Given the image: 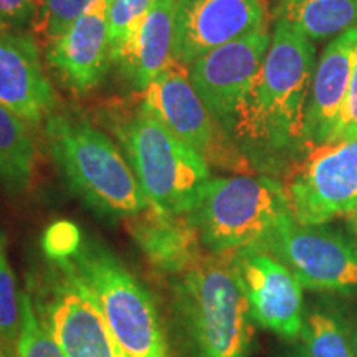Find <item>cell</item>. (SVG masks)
I'll list each match as a JSON object with an SVG mask.
<instances>
[{
    "label": "cell",
    "mask_w": 357,
    "mask_h": 357,
    "mask_svg": "<svg viewBox=\"0 0 357 357\" xmlns=\"http://www.w3.org/2000/svg\"><path fill=\"white\" fill-rule=\"evenodd\" d=\"M314 68V43L283 22H275L265 60L229 129L255 171L287 174L310 149L306 106Z\"/></svg>",
    "instance_id": "1"
},
{
    "label": "cell",
    "mask_w": 357,
    "mask_h": 357,
    "mask_svg": "<svg viewBox=\"0 0 357 357\" xmlns=\"http://www.w3.org/2000/svg\"><path fill=\"white\" fill-rule=\"evenodd\" d=\"M45 131L66 184L93 212L126 220L149 205L121 151L88 118L53 113Z\"/></svg>",
    "instance_id": "2"
},
{
    "label": "cell",
    "mask_w": 357,
    "mask_h": 357,
    "mask_svg": "<svg viewBox=\"0 0 357 357\" xmlns=\"http://www.w3.org/2000/svg\"><path fill=\"white\" fill-rule=\"evenodd\" d=\"M176 278V305L195 354L248 357L255 321L234 253L205 252Z\"/></svg>",
    "instance_id": "3"
},
{
    "label": "cell",
    "mask_w": 357,
    "mask_h": 357,
    "mask_svg": "<svg viewBox=\"0 0 357 357\" xmlns=\"http://www.w3.org/2000/svg\"><path fill=\"white\" fill-rule=\"evenodd\" d=\"M289 213L283 184L270 176L211 177L187 213L205 252L236 253L265 242Z\"/></svg>",
    "instance_id": "4"
},
{
    "label": "cell",
    "mask_w": 357,
    "mask_h": 357,
    "mask_svg": "<svg viewBox=\"0 0 357 357\" xmlns=\"http://www.w3.org/2000/svg\"><path fill=\"white\" fill-rule=\"evenodd\" d=\"M113 131L149 205L187 215L211 178V166L141 105L124 118L118 116Z\"/></svg>",
    "instance_id": "5"
},
{
    "label": "cell",
    "mask_w": 357,
    "mask_h": 357,
    "mask_svg": "<svg viewBox=\"0 0 357 357\" xmlns=\"http://www.w3.org/2000/svg\"><path fill=\"white\" fill-rule=\"evenodd\" d=\"M96 296L124 357H169L158 310L147 289L96 240H83L70 258Z\"/></svg>",
    "instance_id": "6"
},
{
    "label": "cell",
    "mask_w": 357,
    "mask_h": 357,
    "mask_svg": "<svg viewBox=\"0 0 357 357\" xmlns=\"http://www.w3.org/2000/svg\"><path fill=\"white\" fill-rule=\"evenodd\" d=\"M33 307L66 357H124L102 318L96 296L66 260H50Z\"/></svg>",
    "instance_id": "7"
},
{
    "label": "cell",
    "mask_w": 357,
    "mask_h": 357,
    "mask_svg": "<svg viewBox=\"0 0 357 357\" xmlns=\"http://www.w3.org/2000/svg\"><path fill=\"white\" fill-rule=\"evenodd\" d=\"M141 106L192 147L208 166L236 174H255L229 132L215 121L195 93L189 66L169 61L159 77L142 91Z\"/></svg>",
    "instance_id": "8"
},
{
    "label": "cell",
    "mask_w": 357,
    "mask_h": 357,
    "mask_svg": "<svg viewBox=\"0 0 357 357\" xmlns=\"http://www.w3.org/2000/svg\"><path fill=\"white\" fill-rule=\"evenodd\" d=\"M291 217L303 225H323L357 205V139L311 146L284 174Z\"/></svg>",
    "instance_id": "9"
},
{
    "label": "cell",
    "mask_w": 357,
    "mask_h": 357,
    "mask_svg": "<svg viewBox=\"0 0 357 357\" xmlns=\"http://www.w3.org/2000/svg\"><path fill=\"white\" fill-rule=\"evenodd\" d=\"M258 247L287 265L303 288L357 298V240L323 225H303L288 213Z\"/></svg>",
    "instance_id": "10"
},
{
    "label": "cell",
    "mask_w": 357,
    "mask_h": 357,
    "mask_svg": "<svg viewBox=\"0 0 357 357\" xmlns=\"http://www.w3.org/2000/svg\"><path fill=\"white\" fill-rule=\"evenodd\" d=\"M270 43V32L261 29L220 45L189 65V78L195 93L227 132L236 106L265 60Z\"/></svg>",
    "instance_id": "11"
},
{
    "label": "cell",
    "mask_w": 357,
    "mask_h": 357,
    "mask_svg": "<svg viewBox=\"0 0 357 357\" xmlns=\"http://www.w3.org/2000/svg\"><path fill=\"white\" fill-rule=\"evenodd\" d=\"M234 261L253 321L284 339L300 337L306 314L305 288L293 271L261 247L240 250Z\"/></svg>",
    "instance_id": "12"
},
{
    "label": "cell",
    "mask_w": 357,
    "mask_h": 357,
    "mask_svg": "<svg viewBox=\"0 0 357 357\" xmlns=\"http://www.w3.org/2000/svg\"><path fill=\"white\" fill-rule=\"evenodd\" d=\"M268 29L266 0H177L172 60L189 66L199 56Z\"/></svg>",
    "instance_id": "13"
},
{
    "label": "cell",
    "mask_w": 357,
    "mask_h": 357,
    "mask_svg": "<svg viewBox=\"0 0 357 357\" xmlns=\"http://www.w3.org/2000/svg\"><path fill=\"white\" fill-rule=\"evenodd\" d=\"M0 105L26 124L42 123L56 111L58 96L37 38L24 30H0Z\"/></svg>",
    "instance_id": "14"
},
{
    "label": "cell",
    "mask_w": 357,
    "mask_h": 357,
    "mask_svg": "<svg viewBox=\"0 0 357 357\" xmlns=\"http://www.w3.org/2000/svg\"><path fill=\"white\" fill-rule=\"evenodd\" d=\"M108 10L109 0H95L66 32L48 45V65L71 91L82 95L91 91L113 63Z\"/></svg>",
    "instance_id": "15"
},
{
    "label": "cell",
    "mask_w": 357,
    "mask_h": 357,
    "mask_svg": "<svg viewBox=\"0 0 357 357\" xmlns=\"http://www.w3.org/2000/svg\"><path fill=\"white\" fill-rule=\"evenodd\" d=\"M356 60L357 26L333 38L321 53L306 106V139L310 147L331 141Z\"/></svg>",
    "instance_id": "16"
},
{
    "label": "cell",
    "mask_w": 357,
    "mask_h": 357,
    "mask_svg": "<svg viewBox=\"0 0 357 357\" xmlns=\"http://www.w3.org/2000/svg\"><path fill=\"white\" fill-rule=\"evenodd\" d=\"M128 231L155 270L181 275L204 255L199 234L187 215H174L147 205L126 218Z\"/></svg>",
    "instance_id": "17"
},
{
    "label": "cell",
    "mask_w": 357,
    "mask_h": 357,
    "mask_svg": "<svg viewBox=\"0 0 357 357\" xmlns=\"http://www.w3.org/2000/svg\"><path fill=\"white\" fill-rule=\"evenodd\" d=\"M177 0H154L116 63L136 91H144L172 60Z\"/></svg>",
    "instance_id": "18"
},
{
    "label": "cell",
    "mask_w": 357,
    "mask_h": 357,
    "mask_svg": "<svg viewBox=\"0 0 357 357\" xmlns=\"http://www.w3.org/2000/svg\"><path fill=\"white\" fill-rule=\"evenodd\" d=\"M275 22H283L312 43L357 26V0H280Z\"/></svg>",
    "instance_id": "19"
},
{
    "label": "cell",
    "mask_w": 357,
    "mask_h": 357,
    "mask_svg": "<svg viewBox=\"0 0 357 357\" xmlns=\"http://www.w3.org/2000/svg\"><path fill=\"white\" fill-rule=\"evenodd\" d=\"M35 171V144L26 123L0 105V182L12 194L30 185Z\"/></svg>",
    "instance_id": "20"
},
{
    "label": "cell",
    "mask_w": 357,
    "mask_h": 357,
    "mask_svg": "<svg viewBox=\"0 0 357 357\" xmlns=\"http://www.w3.org/2000/svg\"><path fill=\"white\" fill-rule=\"evenodd\" d=\"M300 337L307 357H357L352 328L333 307H314L306 312Z\"/></svg>",
    "instance_id": "21"
},
{
    "label": "cell",
    "mask_w": 357,
    "mask_h": 357,
    "mask_svg": "<svg viewBox=\"0 0 357 357\" xmlns=\"http://www.w3.org/2000/svg\"><path fill=\"white\" fill-rule=\"evenodd\" d=\"M20 324V293L17 289L7 257L6 235L0 231V337L8 349V356L15 354Z\"/></svg>",
    "instance_id": "22"
},
{
    "label": "cell",
    "mask_w": 357,
    "mask_h": 357,
    "mask_svg": "<svg viewBox=\"0 0 357 357\" xmlns=\"http://www.w3.org/2000/svg\"><path fill=\"white\" fill-rule=\"evenodd\" d=\"M15 354L17 357H66L52 334L40 323L29 293L20 294V324Z\"/></svg>",
    "instance_id": "23"
},
{
    "label": "cell",
    "mask_w": 357,
    "mask_h": 357,
    "mask_svg": "<svg viewBox=\"0 0 357 357\" xmlns=\"http://www.w3.org/2000/svg\"><path fill=\"white\" fill-rule=\"evenodd\" d=\"M154 0H109L108 33L113 63L137 32Z\"/></svg>",
    "instance_id": "24"
},
{
    "label": "cell",
    "mask_w": 357,
    "mask_h": 357,
    "mask_svg": "<svg viewBox=\"0 0 357 357\" xmlns=\"http://www.w3.org/2000/svg\"><path fill=\"white\" fill-rule=\"evenodd\" d=\"M95 0H40L37 15L32 22V32L52 43L75 24Z\"/></svg>",
    "instance_id": "25"
},
{
    "label": "cell",
    "mask_w": 357,
    "mask_h": 357,
    "mask_svg": "<svg viewBox=\"0 0 357 357\" xmlns=\"http://www.w3.org/2000/svg\"><path fill=\"white\" fill-rule=\"evenodd\" d=\"M82 242L77 225L71 222H56L45 231L43 252L50 260H66L78 252Z\"/></svg>",
    "instance_id": "26"
},
{
    "label": "cell",
    "mask_w": 357,
    "mask_h": 357,
    "mask_svg": "<svg viewBox=\"0 0 357 357\" xmlns=\"http://www.w3.org/2000/svg\"><path fill=\"white\" fill-rule=\"evenodd\" d=\"M40 0H0V30L17 32L32 25Z\"/></svg>",
    "instance_id": "27"
},
{
    "label": "cell",
    "mask_w": 357,
    "mask_h": 357,
    "mask_svg": "<svg viewBox=\"0 0 357 357\" xmlns=\"http://www.w3.org/2000/svg\"><path fill=\"white\" fill-rule=\"evenodd\" d=\"M357 139V60L352 71L349 89L339 113L336 128H334L331 141Z\"/></svg>",
    "instance_id": "28"
},
{
    "label": "cell",
    "mask_w": 357,
    "mask_h": 357,
    "mask_svg": "<svg viewBox=\"0 0 357 357\" xmlns=\"http://www.w3.org/2000/svg\"><path fill=\"white\" fill-rule=\"evenodd\" d=\"M346 222H347V227H349V230L352 231V235H354L357 240V205L349 213H347Z\"/></svg>",
    "instance_id": "29"
},
{
    "label": "cell",
    "mask_w": 357,
    "mask_h": 357,
    "mask_svg": "<svg viewBox=\"0 0 357 357\" xmlns=\"http://www.w3.org/2000/svg\"><path fill=\"white\" fill-rule=\"evenodd\" d=\"M289 357H307V356H306V352H305V349H303V347H296V349H294L291 354H289Z\"/></svg>",
    "instance_id": "30"
},
{
    "label": "cell",
    "mask_w": 357,
    "mask_h": 357,
    "mask_svg": "<svg viewBox=\"0 0 357 357\" xmlns=\"http://www.w3.org/2000/svg\"><path fill=\"white\" fill-rule=\"evenodd\" d=\"M352 337H354V347H356V356H357V316H356L354 326H352Z\"/></svg>",
    "instance_id": "31"
},
{
    "label": "cell",
    "mask_w": 357,
    "mask_h": 357,
    "mask_svg": "<svg viewBox=\"0 0 357 357\" xmlns=\"http://www.w3.org/2000/svg\"><path fill=\"white\" fill-rule=\"evenodd\" d=\"M0 357H6V352H3V342H2V337H0Z\"/></svg>",
    "instance_id": "32"
}]
</instances>
